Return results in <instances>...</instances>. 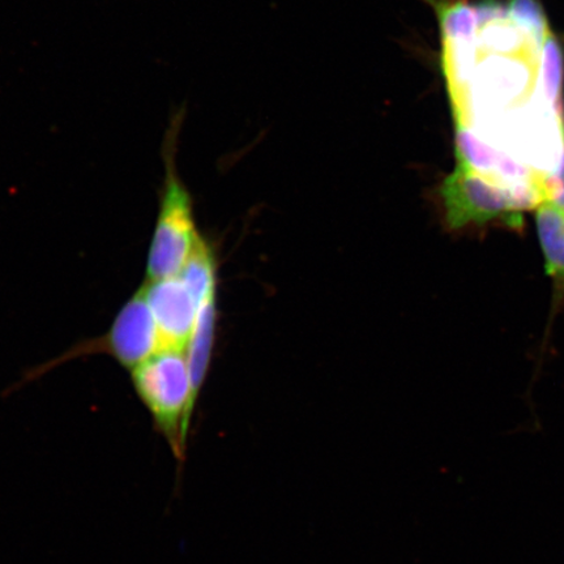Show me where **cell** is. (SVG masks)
<instances>
[{
  "label": "cell",
  "mask_w": 564,
  "mask_h": 564,
  "mask_svg": "<svg viewBox=\"0 0 564 564\" xmlns=\"http://www.w3.org/2000/svg\"><path fill=\"white\" fill-rule=\"evenodd\" d=\"M507 11L510 20L531 35L541 51L552 31H550L544 9L538 0H510Z\"/></svg>",
  "instance_id": "obj_10"
},
{
  "label": "cell",
  "mask_w": 564,
  "mask_h": 564,
  "mask_svg": "<svg viewBox=\"0 0 564 564\" xmlns=\"http://www.w3.org/2000/svg\"><path fill=\"white\" fill-rule=\"evenodd\" d=\"M547 274L558 284H564V210L553 200L538 207L535 214Z\"/></svg>",
  "instance_id": "obj_7"
},
{
  "label": "cell",
  "mask_w": 564,
  "mask_h": 564,
  "mask_svg": "<svg viewBox=\"0 0 564 564\" xmlns=\"http://www.w3.org/2000/svg\"><path fill=\"white\" fill-rule=\"evenodd\" d=\"M143 291L158 324L162 348L186 351L199 306L185 282L180 276L148 281Z\"/></svg>",
  "instance_id": "obj_5"
},
{
  "label": "cell",
  "mask_w": 564,
  "mask_h": 564,
  "mask_svg": "<svg viewBox=\"0 0 564 564\" xmlns=\"http://www.w3.org/2000/svg\"><path fill=\"white\" fill-rule=\"evenodd\" d=\"M162 349L161 337L143 288L126 302L108 334L79 345L61 361L84 355H109L131 371Z\"/></svg>",
  "instance_id": "obj_4"
},
{
  "label": "cell",
  "mask_w": 564,
  "mask_h": 564,
  "mask_svg": "<svg viewBox=\"0 0 564 564\" xmlns=\"http://www.w3.org/2000/svg\"><path fill=\"white\" fill-rule=\"evenodd\" d=\"M216 295L204 301L197 313L192 338L186 349V357L192 377L194 397L197 400L206 380L212 348H214L216 323Z\"/></svg>",
  "instance_id": "obj_6"
},
{
  "label": "cell",
  "mask_w": 564,
  "mask_h": 564,
  "mask_svg": "<svg viewBox=\"0 0 564 564\" xmlns=\"http://www.w3.org/2000/svg\"><path fill=\"white\" fill-rule=\"evenodd\" d=\"M441 196L451 229L496 218H502L510 227L521 225V209L513 195L462 164L442 183Z\"/></svg>",
  "instance_id": "obj_3"
},
{
  "label": "cell",
  "mask_w": 564,
  "mask_h": 564,
  "mask_svg": "<svg viewBox=\"0 0 564 564\" xmlns=\"http://www.w3.org/2000/svg\"><path fill=\"white\" fill-rule=\"evenodd\" d=\"M185 352L162 348L131 371L138 398L150 412L154 429L165 440L180 469L186 462L197 403Z\"/></svg>",
  "instance_id": "obj_1"
},
{
  "label": "cell",
  "mask_w": 564,
  "mask_h": 564,
  "mask_svg": "<svg viewBox=\"0 0 564 564\" xmlns=\"http://www.w3.org/2000/svg\"><path fill=\"white\" fill-rule=\"evenodd\" d=\"M539 76L535 79V94L544 100L550 108L563 112L562 88L564 76V54L560 41L549 35L540 53Z\"/></svg>",
  "instance_id": "obj_8"
},
{
  "label": "cell",
  "mask_w": 564,
  "mask_h": 564,
  "mask_svg": "<svg viewBox=\"0 0 564 564\" xmlns=\"http://www.w3.org/2000/svg\"><path fill=\"white\" fill-rule=\"evenodd\" d=\"M193 294L197 306L216 295V263L212 251L203 239L196 243L192 257L178 274Z\"/></svg>",
  "instance_id": "obj_9"
},
{
  "label": "cell",
  "mask_w": 564,
  "mask_h": 564,
  "mask_svg": "<svg viewBox=\"0 0 564 564\" xmlns=\"http://www.w3.org/2000/svg\"><path fill=\"white\" fill-rule=\"evenodd\" d=\"M182 118V112L175 115L166 135V180L148 256V281L178 276L200 239L195 228L192 197L176 174L174 164Z\"/></svg>",
  "instance_id": "obj_2"
},
{
  "label": "cell",
  "mask_w": 564,
  "mask_h": 564,
  "mask_svg": "<svg viewBox=\"0 0 564 564\" xmlns=\"http://www.w3.org/2000/svg\"><path fill=\"white\" fill-rule=\"evenodd\" d=\"M478 26L496 23V21L509 19L507 7L498 0H482L474 6Z\"/></svg>",
  "instance_id": "obj_11"
}]
</instances>
